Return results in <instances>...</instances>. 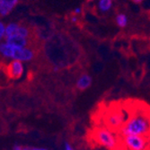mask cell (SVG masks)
<instances>
[{"instance_id":"cell-1","label":"cell","mask_w":150,"mask_h":150,"mask_svg":"<svg viewBox=\"0 0 150 150\" xmlns=\"http://www.w3.org/2000/svg\"><path fill=\"white\" fill-rule=\"evenodd\" d=\"M147 107L133 106L128 108V117L119 129L118 136H143L149 137L150 120Z\"/></svg>"},{"instance_id":"cell-2","label":"cell","mask_w":150,"mask_h":150,"mask_svg":"<svg viewBox=\"0 0 150 150\" xmlns=\"http://www.w3.org/2000/svg\"><path fill=\"white\" fill-rule=\"evenodd\" d=\"M128 117V109L126 107H111L104 113L103 126L118 133Z\"/></svg>"},{"instance_id":"cell-3","label":"cell","mask_w":150,"mask_h":150,"mask_svg":"<svg viewBox=\"0 0 150 150\" xmlns=\"http://www.w3.org/2000/svg\"><path fill=\"white\" fill-rule=\"evenodd\" d=\"M92 139L95 144L104 146L108 150H118L119 148L118 135L104 126L94 128L92 132Z\"/></svg>"},{"instance_id":"cell-4","label":"cell","mask_w":150,"mask_h":150,"mask_svg":"<svg viewBox=\"0 0 150 150\" xmlns=\"http://www.w3.org/2000/svg\"><path fill=\"white\" fill-rule=\"evenodd\" d=\"M118 150H149V137L143 136H118Z\"/></svg>"},{"instance_id":"cell-5","label":"cell","mask_w":150,"mask_h":150,"mask_svg":"<svg viewBox=\"0 0 150 150\" xmlns=\"http://www.w3.org/2000/svg\"><path fill=\"white\" fill-rule=\"evenodd\" d=\"M0 54L21 62L29 61L34 57V52L29 48H16L6 43L0 45Z\"/></svg>"},{"instance_id":"cell-6","label":"cell","mask_w":150,"mask_h":150,"mask_svg":"<svg viewBox=\"0 0 150 150\" xmlns=\"http://www.w3.org/2000/svg\"><path fill=\"white\" fill-rule=\"evenodd\" d=\"M23 65L19 60H13L6 69V73L8 78L11 79H19L23 75Z\"/></svg>"},{"instance_id":"cell-7","label":"cell","mask_w":150,"mask_h":150,"mask_svg":"<svg viewBox=\"0 0 150 150\" xmlns=\"http://www.w3.org/2000/svg\"><path fill=\"white\" fill-rule=\"evenodd\" d=\"M6 44L16 48H27L30 45V39H26L19 35H12L6 37Z\"/></svg>"},{"instance_id":"cell-8","label":"cell","mask_w":150,"mask_h":150,"mask_svg":"<svg viewBox=\"0 0 150 150\" xmlns=\"http://www.w3.org/2000/svg\"><path fill=\"white\" fill-rule=\"evenodd\" d=\"M18 0H0V15L6 16L16 6Z\"/></svg>"},{"instance_id":"cell-9","label":"cell","mask_w":150,"mask_h":150,"mask_svg":"<svg viewBox=\"0 0 150 150\" xmlns=\"http://www.w3.org/2000/svg\"><path fill=\"white\" fill-rule=\"evenodd\" d=\"M92 84V78L88 75H83L81 76L77 82H76V87L79 90H86Z\"/></svg>"},{"instance_id":"cell-10","label":"cell","mask_w":150,"mask_h":150,"mask_svg":"<svg viewBox=\"0 0 150 150\" xmlns=\"http://www.w3.org/2000/svg\"><path fill=\"white\" fill-rule=\"evenodd\" d=\"M99 6L103 11H107L112 6V0H100Z\"/></svg>"},{"instance_id":"cell-11","label":"cell","mask_w":150,"mask_h":150,"mask_svg":"<svg viewBox=\"0 0 150 150\" xmlns=\"http://www.w3.org/2000/svg\"><path fill=\"white\" fill-rule=\"evenodd\" d=\"M117 23L120 27H125L127 25V17L124 15H119L117 17Z\"/></svg>"},{"instance_id":"cell-12","label":"cell","mask_w":150,"mask_h":150,"mask_svg":"<svg viewBox=\"0 0 150 150\" xmlns=\"http://www.w3.org/2000/svg\"><path fill=\"white\" fill-rule=\"evenodd\" d=\"M4 33H5V26L2 23H0V40L3 37Z\"/></svg>"},{"instance_id":"cell-13","label":"cell","mask_w":150,"mask_h":150,"mask_svg":"<svg viewBox=\"0 0 150 150\" xmlns=\"http://www.w3.org/2000/svg\"><path fill=\"white\" fill-rule=\"evenodd\" d=\"M63 150H74L73 149V147L70 146V144L69 143H65V146H64V149Z\"/></svg>"},{"instance_id":"cell-14","label":"cell","mask_w":150,"mask_h":150,"mask_svg":"<svg viewBox=\"0 0 150 150\" xmlns=\"http://www.w3.org/2000/svg\"><path fill=\"white\" fill-rule=\"evenodd\" d=\"M13 150H30V149L25 148V147H22V146H16L13 147Z\"/></svg>"},{"instance_id":"cell-15","label":"cell","mask_w":150,"mask_h":150,"mask_svg":"<svg viewBox=\"0 0 150 150\" xmlns=\"http://www.w3.org/2000/svg\"><path fill=\"white\" fill-rule=\"evenodd\" d=\"M30 150H48L46 148H42V147H33Z\"/></svg>"},{"instance_id":"cell-16","label":"cell","mask_w":150,"mask_h":150,"mask_svg":"<svg viewBox=\"0 0 150 150\" xmlns=\"http://www.w3.org/2000/svg\"><path fill=\"white\" fill-rule=\"evenodd\" d=\"M132 1L134 2V3H136V4H140L143 0H132Z\"/></svg>"}]
</instances>
